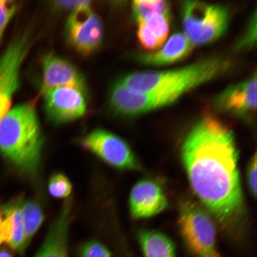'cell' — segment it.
<instances>
[{
  "label": "cell",
  "instance_id": "cell-7",
  "mask_svg": "<svg viewBox=\"0 0 257 257\" xmlns=\"http://www.w3.org/2000/svg\"><path fill=\"white\" fill-rule=\"evenodd\" d=\"M67 38L72 47L83 55L94 52L101 43L103 27L90 5L75 10L67 22Z\"/></svg>",
  "mask_w": 257,
  "mask_h": 257
},
{
  "label": "cell",
  "instance_id": "cell-13",
  "mask_svg": "<svg viewBox=\"0 0 257 257\" xmlns=\"http://www.w3.org/2000/svg\"><path fill=\"white\" fill-rule=\"evenodd\" d=\"M70 217L71 204L67 201L64 204L59 216L51 225L43 246L36 257H68L67 245Z\"/></svg>",
  "mask_w": 257,
  "mask_h": 257
},
{
  "label": "cell",
  "instance_id": "cell-20",
  "mask_svg": "<svg viewBox=\"0 0 257 257\" xmlns=\"http://www.w3.org/2000/svg\"><path fill=\"white\" fill-rule=\"evenodd\" d=\"M48 189L50 194L54 197L66 198L72 192V185L65 175L58 173L51 177Z\"/></svg>",
  "mask_w": 257,
  "mask_h": 257
},
{
  "label": "cell",
  "instance_id": "cell-11",
  "mask_svg": "<svg viewBox=\"0 0 257 257\" xmlns=\"http://www.w3.org/2000/svg\"><path fill=\"white\" fill-rule=\"evenodd\" d=\"M256 75L229 86L216 96L215 107L241 117L252 114L256 108Z\"/></svg>",
  "mask_w": 257,
  "mask_h": 257
},
{
  "label": "cell",
  "instance_id": "cell-25",
  "mask_svg": "<svg viewBox=\"0 0 257 257\" xmlns=\"http://www.w3.org/2000/svg\"><path fill=\"white\" fill-rule=\"evenodd\" d=\"M56 3L61 8L72 9L73 11L82 6L91 4V2L89 1H60L57 2Z\"/></svg>",
  "mask_w": 257,
  "mask_h": 257
},
{
  "label": "cell",
  "instance_id": "cell-15",
  "mask_svg": "<svg viewBox=\"0 0 257 257\" xmlns=\"http://www.w3.org/2000/svg\"><path fill=\"white\" fill-rule=\"evenodd\" d=\"M194 47L184 34L173 35L162 48L154 53L144 54L141 61L152 66H162L181 60L188 56Z\"/></svg>",
  "mask_w": 257,
  "mask_h": 257
},
{
  "label": "cell",
  "instance_id": "cell-18",
  "mask_svg": "<svg viewBox=\"0 0 257 257\" xmlns=\"http://www.w3.org/2000/svg\"><path fill=\"white\" fill-rule=\"evenodd\" d=\"M7 205L11 214L12 222L11 237L8 245L13 249L22 253L24 252L29 243L25 237L21 208L19 201Z\"/></svg>",
  "mask_w": 257,
  "mask_h": 257
},
{
  "label": "cell",
  "instance_id": "cell-3",
  "mask_svg": "<svg viewBox=\"0 0 257 257\" xmlns=\"http://www.w3.org/2000/svg\"><path fill=\"white\" fill-rule=\"evenodd\" d=\"M43 144L39 120L30 102L15 106L0 120V153L21 171L37 172Z\"/></svg>",
  "mask_w": 257,
  "mask_h": 257
},
{
  "label": "cell",
  "instance_id": "cell-22",
  "mask_svg": "<svg viewBox=\"0 0 257 257\" xmlns=\"http://www.w3.org/2000/svg\"><path fill=\"white\" fill-rule=\"evenodd\" d=\"M79 253L81 257H112L103 244L96 240L89 241L83 244Z\"/></svg>",
  "mask_w": 257,
  "mask_h": 257
},
{
  "label": "cell",
  "instance_id": "cell-26",
  "mask_svg": "<svg viewBox=\"0 0 257 257\" xmlns=\"http://www.w3.org/2000/svg\"><path fill=\"white\" fill-rule=\"evenodd\" d=\"M3 218H4V216H3L2 211L0 210V245H1L3 243L6 242L4 226H3Z\"/></svg>",
  "mask_w": 257,
  "mask_h": 257
},
{
  "label": "cell",
  "instance_id": "cell-12",
  "mask_svg": "<svg viewBox=\"0 0 257 257\" xmlns=\"http://www.w3.org/2000/svg\"><path fill=\"white\" fill-rule=\"evenodd\" d=\"M43 91L59 87H72L86 92L85 80L76 67L62 58L48 54L43 59Z\"/></svg>",
  "mask_w": 257,
  "mask_h": 257
},
{
  "label": "cell",
  "instance_id": "cell-6",
  "mask_svg": "<svg viewBox=\"0 0 257 257\" xmlns=\"http://www.w3.org/2000/svg\"><path fill=\"white\" fill-rule=\"evenodd\" d=\"M31 46L30 34L24 32L12 40L0 57V120L10 110L20 86L21 69Z\"/></svg>",
  "mask_w": 257,
  "mask_h": 257
},
{
  "label": "cell",
  "instance_id": "cell-9",
  "mask_svg": "<svg viewBox=\"0 0 257 257\" xmlns=\"http://www.w3.org/2000/svg\"><path fill=\"white\" fill-rule=\"evenodd\" d=\"M48 119L55 124L72 121L82 117L86 110L85 93L72 87H59L43 91Z\"/></svg>",
  "mask_w": 257,
  "mask_h": 257
},
{
  "label": "cell",
  "instance_id": "cell-19",
  "mask_svg": "<svg viewBox=\"0 0 257 257\" xmlns=\"http://www.w3.org/2000/svg\"><path fill=\"white\" fill-rule=\"evenodd\" d=\"M133 9L137 22L151 13H160L170 16L169 3L163 0H137L133 2Z\"/></svg>",
  "mask_w": 257,
  "mask_h": 257
},
{
  "label": "cell",
  "instance_id": "cell-24",
  "mask_svg": "<svg viewBox=\"0 0 257 257\" xmlns=\"http://www.w3.org/2000/svg\"><path fill=\"white\" fill-rule=\"evenodd\" d=\"M256 154L253 155L250 161L248 171H247V181L249 191L253 197L256 196Z\"/></svg>",
  "mask_w": 257,
  "mask_h": 257
},
{
  "label": "cell",
  "instance_id": "cell-21",
  "mask_svg": "<svg viewBox=\"0 0 257 257\" xmlns=\"http://www.w3.org/2000/svg\"><path fill=\"white\" fill-rule=\"evenodd\" d=\"M19 5L14 1L0 0V43L10 21L18 11Z\"/></svg>",
  "mask_w": 257,
  "mask_h": 257
},
{
  "label": "cell",
  "instance_id": "cell-27",
  "mask_svg": "<svg viewBox=\"0 0 257 257\" xmlns=\"http://www.w3.org/2000/svg\"><path fill=\"white\" fill-rule=\"evenodd\" d=\"M0 257H13V256L7 249H2L0 250Z\"/></svg>",
  "mask_w": 257,
  "mask_h": 257
},
{
  "label": "cell",
  "instance_id": "cell-2",
  "mask_svg": "<svg viewBox=\"0 0 257 257\" xmlns=\"http://www.w3.org/2000/svg\"><path fill=\"white\" fill-rule=\"evenodd\" d=\"M229 67V61L213 57L179 69L128 74L119 82L135 92L152 93L163 107L186 92L222 75Z\"/></svg>",
  "mask_w": 257,
  "mask_h": 257
},
{
  "label": "cell",
  "instance_id": "cell-16",
  "mask_svg": "<svg viewBox=\"0 0 257 257\" xmlns=\"http://www.w3.org/2000/svg\"><path fill=\"white\" fill-rule=\"evenodd\" d=\"M138 237L145 257H176L174 244L166 234L143 230Z\"/></svg>",
  "mask_w": 257,
  "mask_h": 257
},
{
  "label": "cell",
  "instance_id": "cell-5",
  "mask_svg": "<svg viewBox=\"0 0 257 257\" xmlns=\"http://www.w3.org/2000/svg\"><path fill=\"white\" fill-rule=\"evenodd\" d=\"M179 225L183 237L198 257H220L216 247V228L210 213L191 201L181 204Z\"/></svg>",
  "mask_w": 257,
  "mask_h": 257
},
{
  "label": "cell",
  "instance_id": "cell-10",
  "mask_svg": "<svg viewBox=\"0 0 257 257\" xmlns=\"http://www.w3.org/2000/svg\"><path fill=\"white\" fill-rule=\"evenodd\" d=\"M168 200L165 191L158 183L143 179L135 185L131 192L130 207L135 218H146L156 216L168 207Z\"/></svg>",
  "mask_w": 257,
  "mask_h": 257
},
{
  "label": "cell",
  "instance_id": "cell-8",
  "mask_svg": "<svg viewBox=\"0 0 257 257\" xmlns=\"http://www.w3.org/2000/svg\"><path fill=\"white\" fill-rule=\"evenodd\" d=\"M83 146L109 165L118 169L138 170L140 163L128 144L107 131L96 130L88 135Z\"/></svg>",
  "mask_w": 257,
  "mask_h": 257
},
{
  "label": "cell",
  "instance_id": "cell-14",
  "mask_svg": "<svg viewBox=\"0 0 257 257\" xmlns=\"http://www.w3.org/2000/svg\"><path fill=\"white\" fill-rule=\"evenodd\" d=\"M138 37L142 46L154 50L162 46L170 32L169 16L151 13L138 22Z\"/></svg>",
  "mask_w": 257,
  "mask_h": 257
},
{
  "label": "cell",
  "instance_id": "cell-4",
  "mask_svg": "<svg viewBox=\"0 0 257 257\" xmlns=\"http://www.w3.org/2000/svg\"><path fill=\"white\" fill-rule=\"evenodd\" d=\"M182 18L185 36L193 46H201L222 36L229 24V14L223 6L188 1L182 5Z\"/></svg>",
  "mask_w": 257,
  "mask_h": 257
},
{
  "label": "cell",
  "instance_id": "cell-23",
  "mask_svg": "<svg viewBox=\"0 0 257 257\" xmlns=\"http://www.w3.org/2000/svg\"><path fill=\"white\" fill-rule=\"evenodd\" d=\"M256 40V12L250 19L248 28L245 34L236 46L237 50L245 49L249 48L255 43Z\"/></svg>",
  "mask_w": 257,
  "mask_h": 257
},
{
  "label": "cell",
  "instance_id": "cell-1",
  "mask_svg": "<svg viewBox=\"0 0 257 257\" xmlns=\"http://www.w3.org/2000/svg\"><path fill=\"white\" fill-rule=\"evenodd\" d=\"M181 152L199 200L220 222L232 221L243 205L238 152L232 130L216 117H202L189 131Z\"/></svg>",
  "mask_w": 257,
  "mask_h": 257
},
{
  "label": "cell",
  "instance_id": "cell-17",
  "mask_svg": "<svg viewBox=\"0 0 257 257\" xmlns=\"http://www.w3.org/2000/svg\"><path fill=\"white\" fill-rule=\"evenodd\" d=\"M26 239L28 243L36 233L44 220V214L40 205L31 201L19 200Z\"/></svg>",
  "mask_w": 257,
  "mask_h": 257
}]
</instances>
